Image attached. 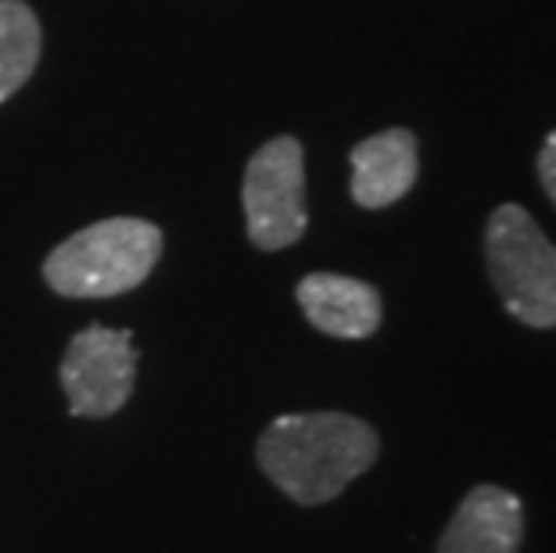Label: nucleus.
Returning a JSON list of instances; mask_svg holds the SVG:
<instances>
[{"instance_id":"1","label":"nucleus","mask_w":556,"mask_h":553,"mask_svg":"<svg viewBox=\"0 0 556 553\" xmlns=\"http://www.w3.org/2000/svg\"><path fill=\"white\" fill-rule=\"evenodd\" d=\"M381 442L366 420L352 414H283L255 445L258 467L280 492L302 507L334 500L363 470H370Z\"/></svg>"},{"instance_id":"10","label":"nucleus","mask_w":556,"mask_h":553,"mask_svg":"<svg viewBox=\"0 0 556 553\" xmlns=\"http://www.w3.org/2000/svg\"><path fill=\"white\" fill-rule=\"evenodd\" d=\"M539 176H542L546 194L553 198V205H556V129L546 137V144H542V151H539Z\"/></svg>"},{"instance_id":"3","label":"nucleus","mask_w":556,"mask_h":553,"mask_svg":"<svg viewBox=\"0 0 556 553\" xmlns=\"http://www.w3.org/2000/svg\"><path fill=\"white\" fill-rule=\"evenodd\" d=\"M489 274L503 305L528 327H556V244L528 209L500 205L484 230Z\"/></svg>"},{"instance_id":"8","label":"nucleus","mask_w":556,"mask_h":553,"mask_svg":"<svg viewBox=\"0 0 556 553\" xmlns=\"http://www.w3.org/2000/svg\"><path fill=\"white\" fill-rule=\"evenodd\" d=\"M299 305L309 324L334 338H370L381 327V296L374 285L341 274H309L299 285Z\"/></svg>"},{"instance_id":"7","label":"nucleus","mask_w":556,"mask_h":553,"mask_svg":"<svg viewBox=\"0 0 556 553\" xmlns=\"http://www.w3.org/2000/svg\"><path fill=\"white\" fill-rule=\"evenodd\" d=\"M417 137L409 129H384L352 148V198L363 209H388L417 184Z\"/></svg>"},{"instance_id":"5","label":"nucleus","mask_w":556,"mask_h":553,"mask_svg":"<svg viewBox=\"0 0 556 553\" xmlns=\"http://www.w3.org/2000/svg\"><path fill=\"white\" fill-rule=\"evenodd\" d=\"M137 349L134 335L93 324L68 341L62 360V388L73 417H112L134 395Z\"/></svg>"},{"instance_id":"2","label":"nucleus","mask_w":556,"mask_h":553,"mask_svg":"<svg viewBox=\"0 0 556 553\" xmlns=\"http://www.w3.org/2000/svg\"><path fill=\"white\" fill-rule=\"evenodd\" d=\"M162 255V230L148 219L115 216L76 230L47 255L43 277L65 299H112L144 285Z\"/></svg>"},{"instance_id":"9","label":"nucleus","mask_w":556,"mask_h":553,"mask_svg":"<svg viewBox=\"0 0 556 553\" xmlns=\"http://www.w3.org/2000/svg\"><path fill=\"white\" fill-rule=\"evenodd\" d=\"M40 62V22L22 0H0V104L33 76Z\"/></svg>"},{"instance_id":"4","label":"nucleus","mask_w":556,"mask_h":553,"mask_svg":"<svg viewBox=\"0 0 556 553\" xmlns=\"http://www.w3.org/2000/svg\"><path fill=\"white\" fill-rule=\"evenodd\" d=\"M244 219L255 249H291L309 227L305 213V155L294 137H274L244 169Z\"/></svg>"},{"instance_id":"6","label":"nucleus","mask_w":556,"mask_h":553,"mask_svg":"<svg viewBox=\"0 0 556 553\" xmlns=\"http://www.w3.org/2000/svg\"><path fill=\"white\" fill-rule=\"evenodd\" d=\"M525 539V511L514 492L478 486L459 503L438 553H517Z\"/></svg>"}]
</instances>
